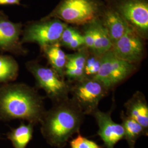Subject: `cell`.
Segmentation results:
<instances>
[{
  "label": "cell",
  "mask_w": 148,
  "mask_h": 148,
  "mask_svg": "<svg viewBox=\"0 0 148 148\" xmlns=\"http://www.w3.org/2000/svg\"><path fill=\"white\" fill-rule=\"evenodd\" d=\"M84 116V114L69 97L54 103L45 112L40 122L43 137L52 147L63 148L74 134L79 133Z\"/></svg>",
  "instance_id": "obj_2"
},
{
  "label": "cell",
  "mask_w": 148,
  "mask_h": 148,
  "mask_svg": "<svg viewBox=\"0 0 148 148\" xmlns=\"http://www.w3.org/2000/svg\"><path fill=\"white\" fill-rule=\"evenodd\" d=\"M145 40L130 28L121 37L112 43L111 50L118 58L137 64L145 54Z\"/></svg>",
  "instance_id": "obj_10"
},
{
  "label": "cell",
  "mask_w": 148,
  "mask_h": 148,
  "mask_svg": "<svg viewBox=\"0 0 148 148\" xmlns=\"http://www.w3.org/2000/svg\"><path fill=\"white\" fill-rule=\"evenodd\" d=\"M19 66L12 56L0 54V84L14 81L18 77Z\"/></svg>",
  "instance_id": "obj_19"
},
{
  "label": "cell",
  "mask_w": 148,
  "mask_h": 148,
  "mask_svg": "<svg viewBox=\"0 0 148 148\" xmlns=\"http://www.w3.org/2000/svg\"><path fill=\"white\" fill-rule=\"evenodd\" d=\"M82 37V35L81 32L68 24L62 32L59 43L60 46L67 48L70 43Z\"/></svg>",
  "instance_id": "obj_21"
},
{
  "label": "cell",
  "mask_w": 148,
  "mask_h": 148,
  "mask_svg": "<svg viewBox=\"0 0 148 148\" xmlns=\"http://www.w3.org/2000/svg\"><path fill=\"white\" fill-rule=\"evenodd\" d=\"M122 125L124 128L125 137L129 148H135V144L138 139L143 135L148 136L147 131L142 125L127 116L123 111L121 113Z\"/></svg>",
  "instance_id": "obj_16"
},
{
  "label": "cell",
  "mask_w": 148,
  "mask_h": 148,
  "mask_svg": "<svg viewBox=\"0 0 148 148\" xmlns=\"http://www.w3.org/2000/svg\"><path fill=\"white\" fill-rule=\"evenodd\" d=\"M104 3L139 35L148 39V0H105Z\"/></svg>",
  "instance_id": "obj_6"
},
{
  "label": "cell",
  "mask_w": 148,
  "mask_h": 148,
  "mask_svg": "<svg viewBox=\"0 0 148 148\" xmlns=\"http://www.w3.org/2000/svg\"><path fill=\"white\" fill-rule=\"evenodd\" d=\"M106 6L101 0H61L47 16L68 24L84 25L99 17Z\"/></svg>",
  "instance_id": "obj_3"
},
{
  "label": "cell",
  "mask_w": 148,
  "mask_h": 148,
  "mask_svg": "<svg viewBox=\"0 0 148 148\" xmlns=\"http://www.w3.org/2000/svg\"><path fill=\"white\" fill-rule=\"evenodd\" d=\"M92 23L95 35L94 47L92 52L103 55L111 49L112 43L99 17L96 18Z\"/></svg>",
  "instance_id": "obj_18"
},
{
  "label": "cell",
  "mask_w": 148,
  "mask_h": 148,
  "mask_svg": "<svg viewBox=\"0 0 148 148\" xmlns=\"http://www.w3.org/2000/svg\"><path fill=\"white\" fill-rule=\"evenodd\" d=\"M37 90L22 83L0 86V119L21 120L34 125L40 123L46 109Z\"/></svg>",
  "instance_id": "obj_1"
},
{
  "label": "cell",
  "mask_w": 148,
  "mask_h": 148,
  "mask_svg": "<svg viewBox=\"0 0 148 148\" xmlns=\"http://www.w3.org/2000/svg\"><path fill=\"white\" fill-rule=\"evenodd\" d=\"M102 56L90 50L85 63L84 73L86 77H94L98 73L102 62Z\"/></svg>",
  "instance_id": "obj_20"
},
{
  "label": "cell",
  "mask_w": 148,
  "mask_h": 148,
  "mask_svg": "<svg viewBox=\"0 0 148 148\" xmlns=\"http://www.w3.org/2000/svg\"><path fill=\"white\" fill-rule=\"evenodd\" d=\"M111 110L107 112L97 109L92 115L95 118L98 126V134L106 148H114L117 143L125 137L124 128L122 124L114 121L111 117Z\"/></svg>",
  "instance_id": "obj_11"
},
{
  "label": "cell",
  "mask_w": 148,
  "mask_h": 148,
  "mask_svg": "<svg viewBox=\"0 0 148 148\" xmlns=\"http://www.w3.org/2000/svg\"><path fill=\"white\" fill-rule=\"evenodd\" d=\"M24 25L11 21L5 13L0 11V52L15 56H26L28 51L21 41Z\"/></svg>",
  "instance_id": "obj_9"
},
{
  "label": "cell",
  "mask_w": 148,
  "mask_h": 148,
  "mask_svg": "<svg viewBox=\"0 0 148 148\" xmlns=\"http://www.w3.org/2000/svg\"><path fill=\"white\" fill-rule=\"evenodd\" d=\"M25 66L34 76L37 87L43 90L53 103L69 98L70 83L53 69L43 65L36 60L27 62Z\"/></svg>",
  "instance_id": "obj_4"
},
{
  "label": "cell",
  "mask_w": 148,
  "mask_h": 148,
  "mask_svg": "<svg viewBox=\"0 0 148 148\" xmlns=\"http://www.w3.org/2000/svg\"><path fill=\"white\" fill-rule=\"evenodd\" d=\"M34 126L31 123L22 122L8 133L7 138L14 148H27L32 138Z\"/></svg>",
  "instance_id": "obj_17"
},
{
  "label": "cell",
  "mask_w": 148,
  "mask_h": 148,
  "mask_svg": "<svg viewBox=\"0 0 148 148\" xmlns=\"http://www.w3.org/2000/svg\"><path fill=\"white\" fill-rule=\"evenodd\" d=\"M112 43L121 37L131 28L121 16L106 5L99 16Z\"/></svg>",
  "instance_id": "obj_12"
},
{
  "label": "cell",
  "mask_w": 148,
  "mask_h": 148,
  "mask_svg": "<svg viewBox=\"0 0 148 148\" xmlns=\"http://www.w3.org/2000/svg\"><path fill=\"white\" fill-rule=\"evenodd\" d=\"M126 115L138 122L148 132V104L145 95L136 91L125 103Z\"/></svg>",
  "instance_id": "obj_14"
},
{
  "label": "cell",
  "mask_w": 148,
  "mask_h": 148,
  "mask_svg": "<svg viewBox=\"0 0 148 148\" xmlns=\"http://www.w3.org/2000/svg\"><path fill=\"white\" fill-rule=\"evenodd\" d=\"M89 52L90 50L84 46L74 53L67 54L65 78H67L69 83L79 81L86 77L84 73L85 63Z\"/></svg>",
  "instance_id": "obj_13"
},
{
  "label": "cell",
  "mask_w": 148,
  "mask_h": 148,
  "mask_svg": "<svg viewBox=\"0 0 148 148\" xmlns=\"http://www.w3.org/2000/svg\"><path fill=\"white\" fill-rule=\"evenodd\" d=\"M136 64L118 58L111 49L102 56V62L98 73L93 77L110 90L128 78L137 70Z\"/></svg>",
  "instance_id": "obj_8"
},
{
  "label": "cell",
  "mask_w": 148,
  "mask_h": 148,
  "mask_svg": "<svg viewBox=\"0 0 148 148\" xmlns=\"http://www.w3.org/2000/svg\"><path fill=\"white\" fill-rule=\"evenodd\" d=\"M43 56L47 60L48 63L59 75L65 79V70L67 62L66 54L59 43L47 45L40 48Z\"/></svg>",
  "instance_id": "obj_15"
},
{
  "label": "cell",
  "mask_w": 148,
  "mask_h": 148,
  "mask_svg": "<svg viewBox=\"0 0 148 148\" xmlns=\"http://www.w3.org/2000/svg\"><path fill=\"white\" fill-rule=\"evenodd\" d=\"M70 145L71 148H102L95 142L83 137L79 133L70 141Z\"/></svg>",
  "instance_id": "obj_23"
},
{
  "label": "cell",
  "mask_w": 148,
  "mask_h": 148,
  "mask_svg": "<svg viewBox=\"0 0 148 148\" xmlns=\"http://www.w3.org/2000/svg\"><path fill=\"white\" fill-rule=\"evenodd\" d=\"M21 0H0V5H23L21 3Z\"/></svg>",
  "instance_id": "obj_24"
},
{
  "label": "cell",
  "mask_w": 148,
  "mask_h": 148,
  "mask_svg": "<svg viewBox=\"0 0 148 148\" xmlns=\"http://www.w3.org/2000/svg\"><path fill=\"white\" fill-rule=\"evenodd\" d=\"M83 26V32L81 33L84 37L85 46L90 51H93L95 42V35L93 23L91 21Z\"/></svg>",
  "instance_id": "obj_22"
},
{
  "label": "cell",
  "mask_w": 148,
  "mask_h": 148,
  "mask_svg": "<svg viewBox=\"0 0 148 148\" xmlns=\"http://www.w3.org/2000/svg\"><path fill=\"white\" fill-rule=\"evenodd\" d=\"M71 99L84 115H92L108 92L104 85L93 77H85L70 84Z\"/></svg>",
  "instance_id": "obj_7"
},
{
  "label": "cell",
  "mask_w": 148,
  "mask_h": 148,
  "mask_svg": "<svg viewBox=\"0 0 148 148\" xmlns=\"http://www.w3.org/2000/svg\"><path fill=\"white\" fill-rule=\"evenodd\" d=\"M68 25L55 18H42L38 21H29L23 27L21 41L22 44L37 43L40 48L59 43Z\"/></svg>",
  "instance_id": "obj_5"
}]
</instances>
